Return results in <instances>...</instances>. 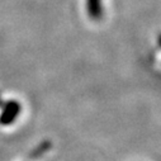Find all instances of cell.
<instances>
[{
  "mask_svg": "<svg viewBox=\"0 0 161 161\" xmlns=\"http://www.w3.org/2000/svg\"><path fill=\"white\" fill-rule=\"evenodd\" d=\"M22 112V104L18 100H8L0 113V125L2 126H10L15 122V119L19 117Z\"/></svg>",
  "mask_w": 161,
  "mask_h": 161,
  "instance_id": "6da1fadb",
  "label": "cell"
},
{
  "mask_svg": "<svg viewBox=\"0 0 161 161\" xmlns=\"http://www.w3.org/2000/svg\"><path fill=\"white\" fill-rule=\"evenodd\" d=\"M85 8H86V14L90 19L99 20L103 18L104 14L103 0H85Z\"/></svg>",
  "mask_w": 161,
  "mask_h": 161,
  "instance_id": "7a4b0ae2",
  "label": "cell"
},
{
  "mask_svg": "<svg viewBox=\"0 0 161 161\" xmlns=\"http://www.w3.org/2000/svg\"><path fill=\"white\" fill-rule=\"evenodd\" d=\"M52 147V143H51V141H45V142H42V143H39L31 153H29V158H38V157H41L43 153H46L50 148Z\"/></svg>",
  "mask_w": 161,
  "mask_h": 161,
  "instance_id": "3957f363",
  "label": "cell"
}]
</instances>
